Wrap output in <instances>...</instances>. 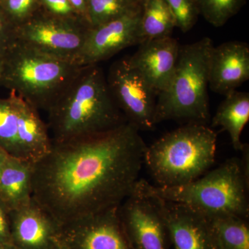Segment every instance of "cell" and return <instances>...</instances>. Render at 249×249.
Instances as JSON below:
<instances>
[{
    "label": "cell",
    "mask_w": 249,
    "mask_h": 249,
    "mask_svg": "<svg viewBox=\"0 0 249 249\" xmlns=\"http://www.w3.org/2000/svg\"><path fill=\"white\" fill-rule=\"evenodd\" d=\"M16 105L19 159L34 163L52 148L53 142L49 136L48 126L41 119L38 110L17 93Z\"/></svg>",
    "instance_id": "obj_16"
},
{
    "label": "cell",
    "mask_w": 249,
    "mask_h": 249,
    "mask_svg": "<svg viewBox=\"0 0 249 249\" xmlns=\"http://www.w3.org/2000/svg\"><path fill=\"white\" fill-rule=\"evenodd\" d=\"M0 243L14 249L12 239H11L9 212L5 208L1 201H0Z\"/></svg>",
    "instance_id": "obj_28"
},
{
    "label": "cell",
    "mask_w": 249,
    "mask_h": 249,
    "mask_svg": "<svg viewBox=\"0 0 249 249\" xmlns=\"http://www.w3.org/2000/svg\"><path fill=\"white\" fill-rule=\"evenodd\" d=\"M138 1L141 3V4L142 5V7H143L144 5H145V3H146L148 0H138Z\"/></svg>",
    "instance_id": "obj_33"
},
{
    "label": "cell",
    "mask_w": 249,
    "mask_h": 249,
    "mask_svg": "<svg viewBox=\"0 0 249 249\" xmlns=\"http://www.w3.org/2000/svg\"><path fill=\"white\" fill-rule=\"evenodd\" d=\"M210 37L180 45L176 67L167 88L158 95L155 121L208 124L211 120L209 67Z\"/></svg>",
    "instance_id": "obj_5"
},
{
    "label": "cell",
    "mask_w": 249,
    "mask_h": 249,
    "mask_svg": "<svg viewBox=\"0 0 249 249\" xmlns=\"http://www.w3.org/2000/svg\"><path fill=\"white\" fill-rule=\"evenodd\" d=\"M147 196L158 206L173 249H213L207 217L184 205Z\"/></svg>",
    "instance_id": "obj_13"
},
{
    "label": "cell",
    "mask_w": 249,
    "mask_h": 249,
    "mask_svg": "<svg viewBox=\"0 0 249 249\" xmlns=\"http://www.w3.org/2000/svg\"><path fill=\"white\" fill-rule=\"evenodd\" d=\"M142 11L90 27L77 58L80 67L98 65L116 53L143 42L140 22Z\"/></svg>",
    "instance_id": "obj_10"
},
{
    "label": "cell",
    "mask_w": 249,
    "mask_h": 249,
    "mask_svg": "<svg viewBox=\"0 0 249 249\" xmlns=\"http://www.w3.org/2000/svg\"><path fill=\"white\" fill-rule=\"evenodd\" d=\"M142 11L138 0H88V22L96 27Z\"/></svg>",
    "instance_id": "obj_21"
},
{
    "label": "cell",
    "mask_w": 249,
    "mask_h": 249,
    "mask_svg": "<svg viewBox=\"0 0 249 249\" xmlns=\"http://www.w3.org/2000/svg\"><path fill=\"white\" fill-rule=\"evenodd\" d=\"M9 157V155L4 150L0 148V175H1V171H2L4 163H6V160H7Z\"/></svg>",
    "instance_id": "obj_30"
},
{
    "label": "cell",
    "mask_w": 249,
    "mask_h": 249,
    "mask_svg": "<svg viewBox=\"0 0 249 249\" xmlns=\"http://www.w3.org/2000/svg\"><path fill=\"white\" fill-rule=\"evenodd\" d=\"M40 6L42 11L55 17L83 19L73 9L68 0H40Z\"/></svg>",
    "instance_id": "obj_26"
},
{
    "label": "cell",
    "mask_w": 249,
    "mask_h": 249,
    "mask_svg": "<svg viewBox=\"0 0 249 249\" xmlns=\"http://www.w3.org/2000/svg\"><path fill=\"white\" fill-rule=\"evenodd\" d=\"M208 219L213 249H249L247 218L223 214Z\"/></svg>",
    "instance_id": "obj_19"
},
{
    "label": "cell",
    "mask_w": 249,
    "mask_h": 249,
    "mask_svg": "<svg viewBox=\"0 0 249 249\" xmlns=\"http://www.w3.org/2000/svg\"><path fill=\"white\" fill-rule=\"evenodd\" d=\"M89 28L82 18L55 17L40 9L27 22L15 29V42L76 63Z\"/></svg>",
    "instance_id": "obj_7"
},
{
    "label": "cell",
    "mask_w": 249,
    "mask_h": 249,
    "mask_svg": "<svg viewBox=\"0 0 249 249\" xmlns=\"http://www.w3.org/2000/svg\"><path fill=\"white\" fill-rule=\"evenodd\" d=\"M118 213L132 249H170L164 219L151 196L134 189L118 207Z\"/></svg>",
    "instance_id": "obj_9"
},
{
    "label": "cell",
    "mask_w": 249,
    "mask_h": 249,
    "mask_svg": "<svg viewBox=\"0 0 249 249\" xmlns=\"http://www.w3.org/2000/svg\"><path fill=\"white\" fill-rule=\"evenodd\" d=\"M47 111L53 142L92 137L127 123L98 65L80 67Z\"/></svg>",
    "instance_id": "obj_2"
},
{
    "label": "cell",
    "mask_w": 249,
    "mask_h": 249,
    "mask_svg": "<svg viewBox=\"0 0 249 249\" xmlns=\"http://www.w3.org/2000/svg\"><path fill=\"white\" fill-rule=\"evenodd\" d=\"M68 1L76 12L88 22V0H68Z\"/></svg>",
    "instance_id": "obj_29"
},
{
    "label": "cell",
    "mask_w": 249,
    "mask_h": 249,
    "mask_svg": "<svg viewBox=\"0 0 249 249\" xmlns=\"http://www.w3.org/2000/svg\"><path fill=\"white\" fill-rule=\"evenodd\" d=\"M217 135L208 124H186L147 146L144 155L156 186H182L209 171L215 160Z\"/></svg>",
    "instance_id": "obj_4"
},
{
    "label": "cell",
    "mask_w": 249,
    "mask_h": 249,
    "mask_svg": "<svg viewBox=\"0 0 249 249\" xmlns=\"http://www.w3.org/2000/svg\"><path fill=\"white\" fill-rule=\"evenodd\" d=\"M176 21V27L187 33L194 27L199 15L197 0H165Z\"/></svg>",
    "instance_id": "obj_25"
},
{
    "label": "cell",
    "mask_w": 249,
    "mask_h": 249,
    "mask_svg": "<svg viewBox=\"0 0 249 249\" xmlns=\"http://www.w3.org/2000/svg\"><path fill=\"white\" fill-rule=\"evenodd\" d=\"M241 151L242 159H229L187 184L162 187L139 178L134 189L184 205L207 217L234 214L248 219L249 145H245Z\"/></svg>",
    "instance_id": "obj_3"
},
{
    "label": "cell",
    "mask_w": 249,
    "mask_h": 249,
    "mask_svg": "<svg viewBox=\"0 0 249 249\" xmlns=\"http://www.w3.org/2000/svg\"><path fill=\"white\" fill-rule=\"evenodd\" d=\"M127 122L105 133L53 142L33 163V198L64 226L118 207L132 194L147 145Z\"/></svg>",
    "instance_id": "obj_1"
},
{
    "label": "cell",
    "mask_w": 249,
    "mask_h": 249,
    "mask_svg": "<svg viewBox=\"0 0 249 249\" xmlns=\"http://www.w3.org/2000/svg\"><path fill=\"white\" fill-rule=\"evenodd\" d=\"M140 27L144 41L171 36L176 21L165 0H148L145 3Z\"/></svg>",
    "instance_id": "obj_20"
},
{
    "label": "cell",
    "mask_w": 249,
    "mask_h": 249,
    "mask_svg": "<svg viewBox=\"0 0 249 249\" xmlns=\"http://www.w3.org/2000/svg\"><path fill=\"white\" fill-rule=\"evenodd\" d=\"M18 119L16 93L11 91L9 97L0 98V148L11 157L19 159Z\"/></svg>",
    "instance_id": "obj_22"
},
{
    "label": "cell",
    "mask_w": 249,
    "mask_h": 249,
    "mask_svg": "<svg viewBox=\"0 0 249 249\" xmlns=\"http://www.w3.org/2000/svg\"><path fill=\"white\" fill-rule=\"evenodd\" d=\"M0 8L16 29L41 9L40 0H0Z\"/></svg>",
    "instance_id": "obj_24"
},
{
    "label": "cell",
    "mask_w": 249,
    "mask_h": 249,
    "mask_svg": "<svg viewBox=\"0 0 249 249\" xmlns=\"http://www.w3.org/2000/svg\"><path fill=\"white\" fill-rule=\"evenodd\" d=\"M249 79V47L247 42L229 41L213 46L209 58L211 91L226 96Z\"/></svg>",
    "instance_id": "obj_15"
},
{
    "label": "cell",
    "mask_w": 249,
    "mask_h": 249,
    "mask_svg": "<svg viewBox=\"0 0 249 249\" xmlns=\"http://www.w3.org/2000/svg\"><path fill=\"white\" fill-rule=\"evenodd\" d=\"M80 67L15 42L5 52L0 85L47 111Z\"/></svg>",
    "instance_id": "obj_6"
},
{
    "label": "cell",
    "mask_w": 249,
    "mask_h": 249,
    "mask_svg": "<svg viewBox=\"0 0 249 249\" xmlns=\"http://www.w3.org/2000/svg\"><path fill=\"white\" fill-rule=\"evenodd\" d=\"M4 53L0 51V76H1V71H2L3 62H4Z\"/></svg>",
    "instance_id": "obj_31"
},
{
    "label": "cell",
    "mask_w": 249,
    "mask_h": 249,
    "mask_svg": "<svg viewBox=\"0 0 249 249\" xmlns=\"http://www.w3.org/2000/svg\"><path fill=\"white\" fill-rule=\"evenodd\" d=\"M0 249H14L11 248V247H7V246H5L2 245V244L0 243Z\"/></svg>",
    "instance_id": "obj_32"
},
{
    "label": "cell",
    "mask_w": 249,
    "mask_h": 249,
    "mask_svg": "<svg viewBox=\"0 0 249 249\" xmlns=\"http://www.w3.org/2000/svg\"><path fill=\"white\" fill-rule=\"evenodd\" d=\"M224 96L213 117L211 127H220L227 132L233 148L241 151L244 146L241 136L249 120V93L235 90Z\"/></svg>",
    "instance_id": "obj_18"
},
{
    "label": "cell",
    "mask_w": 249,
    "mask_h": 249,
    "mask_svg": "<svg viewBox=\"0 0 249 249\" xmlns=\"http://www.w3.org/2000/svg\"><path fill=\"white\" fill-rule=\"evenodd\" d=\"M33 163L9 156L0 175V201L9 212L32 199Z\"/></svg>",
    "instance_id": "obj_17"
},
{
    "label": "cell",
    "mask_w": 249,
    "mask_h": 249,
    "mask_svg": "<svg viewBox=\"0 0 249 249\" xmlns=\"http://www.w3.org/2000/svg\"><path fill=\"white\" fill-rule=\"evenodd\" d=\"M15 42V27L0 8V51L5 53Z\"/></svg>",
    "instance_id": "obj_27"
},
{
    "label": "cell",
    "mask_w": 249,
    "mask_h": 249,
    "mask_svg": "<svg viewBox=\"0 0 249 249\" xmlns=\"http://www.w3.org/2000/svg\"><path fill=\"white\" fill-rule=\"evenodd\" d=\"M247 0H197L199 14L215 27L224 26L245 6Z\"/></svg>",
    "instance_id": "obj_23"
},
{
    "label": "cell",
    "mask_w": 249,
    "mask_h": 249,
    "mask_svg": "<svg viewBox=\"0 0 249 249\" xmlns=\"http://www.w3.org/2000/svg\"><path fill=\"white\" fill-rule=\"evenodd\" d=\"M179 48L178 40L171 36L145 40L133 55L127 56V61L158 96L173 76Z\"/></svg>",
    "instance_id": "obj_14"
},
{
    "label": "cell",
    "mask_w": 249,
    "mask_h": 249,
    "mask_svg": "<svg viewBox=\"0 0 249 249\" xmlns=\"http://www.w3.org/2000/svg\"><path fill=\"white\" fill-rule=\"evenodd\" d=\"M118 207L62 226L60 245L65 249H132Z\"/></svg>",
    "instance_id": "obj_11"
},
{
    "label": "cell",
    "mask_w": 249,
    "mask_h": 249,
    "mask_svg": "<svg viewBox=\"0 0 249 249\" xmlns=\"http://www.w3.org/2000/svg\"><path fill=\"white\" fill-rule=\"evenodd\" d=\"M106 80L111 96L127 122L139 131L154 130L157 94L129 65L127 57L111 64Z\"/></svg>",
    "instance_id": "obj_8"
},
{
    "label": "cell",
    "mask_w": 249,
    "mask_h": 249,
    "mask_svg": "<svg viewBox=\"0 0 249 249\" xmlns=\"http://www.w3.org/2000/svg\"><path fill=\"white\" fill-rule=\"evenodd\" d=\"M56 249H65V248L60 244V245H59V247Z\"/></svg>",
    "instance_id": "obj_34"
},
{
    "label": "cell",
    "mask_w": 249,
    "mask_h": 249,
    "mask_svg": "<svg viewBox=\"0 0 249 249\" xmlns=\"http://www.w3.org/2000/svg\"><path fill=\"white\" fill-rule=\"evenodd\" d=\"M15 249H56L62 226L32 198L25 206L9 212Z\"/></svg>",
    "instance_id": "obj_12"
}]
</instances>
